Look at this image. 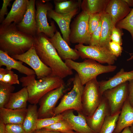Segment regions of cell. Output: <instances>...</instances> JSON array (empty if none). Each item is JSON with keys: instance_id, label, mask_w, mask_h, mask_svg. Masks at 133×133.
I'll list each match as a JSON object with an SVG mask.
<instances>
[{"instance_id": "1", "label": "cell", "mask_w": 133, "mask_h": 133, "mask_svg": "<svg viewBox=\"0 0 133 133\" xmlns=\"http://www.w3.org/2000/svg\"><path fill=\"white\" fill-rule=\"evenodd\" d=\"M33 37V45L36 53L42 62L51 68V75L63 79L73 74L72 70L59 56L49 37L43 33Z\"/></svg>"}, {"instance_id": "2", "label": "cell", "mask_w": 133, "mask_h": 133, "mask_svg": "<svg viewBox=\"0 0 133 133\" xmlns=\"http://www.w3.org/2000/svg\"><path fill=\"white\" fill-rule=\"evenodd\" d=\"M34 40L33 36L19 30L14 23L0 25V50L10 56L25 52L33 45Z\"/></svg>"}, {"instance_id": "3", "label": "cell", "mask_w": 133, "mask_h": 133, "mask_svg": "<svg viewBox=\"0 0 133 133\" xmlns=\"http://www.w3.org/2000/svg\"><path fill=\"white\" fill-rule=\"evenodd\" d=\"M35 76V74L27 76L19 79L22 86L27 89L28 101L32 104L36 105L48 92L64 85L63 79L57 76L51 75L36 80Z\"/></svg>"}, {"instance_id": "4", "label": "cell", "mask_w": 133, "mask_h": 133, "mask_svg": "<svg viewBox=\"0 0 133 133\" xmlns=\"http://www.w3.org/2000/svg\"><path fill=\"white\" fill-rule=\"evenodd\" d=\"M65 62L71 70L76 71L83 85L91 80L96 78L99 75L113 72L117 68L116 66L104 65L89 59H85L82 62H77L68 59Z\"/></svg>"}, {"instance_id": "5", "label": "cell", "mask_w": 133, "mask_h": 133, "mask_svg": "<svg viewBox=\"0 0 133 133\" xmlns=\"http://www.w3.org/2000/svg\"><path fill=\"white\" fill-rule=\"evenodd\" d=\"M73 87L64 95L53 111V116L67 110H73L77 112L82 111V96L83 86L77 73L73 79Z\"/></svg>"}, {"instance_id": "6", "label": "cell", "mask_w": 133, "mask_h": 133, "mask_svg": "<svg viewBox=\"0 0 133 133\" xmlns=\"http://www.w3.org/2000/svg\"><path fill=\"white\" fill-rule=\"evenodd\" d=\"M84 87L82 96V112L86 116H91L100 103L102 96L96 78L87 83Z\"/></svg>"}, {"instance_id": "7", "label": "cell", "mask_w": 133, "mask_h": 133, "mask_svg": "<svg viewBox=\"0 0 133 133\" xmlns=\"http://www.w3.org/2000/svg\"><path fill=\"white\" fill-rule=\"evenodd\" d=\"M89 14L82 10L75 18L70 25V43L89 45L91 35L89 31Z\"/></svg>"}, {"instance_id": "8", "label": "cell", "mask_w": 133, "mask_h": 133, "mask_svg": "<svg viewBox=\"0 0 133 133\" xmlns=\"http://www.w3.org/2000/svg\"><path fill=\"white\" fill-rule=\"evenodd\" d=\"M75 49L82 59L94 60L100 64L106 63L112 65L117 60V57L112 54L109 50L99 46L85 45L78 44Z\"/></svg>"}, {"instance_id": "9", "label": "cell", "mask_w": 133, "mask_h": 133, "mask_svg": "<svg viewBox=\"0 0 133 133\" xmlns=\"http://www.w3.org/2000/svg\"><path fill=\"white\" fill-rule=\"evenodd\" d=\"M35 5L36 34L43 33L49 38L52 37L57 30L53 22L49 25L47 16L48 11L52 9L53 5L50 3L43 0H36Z\"/></svg>"}, {"instance_id": "10", "label": "cell", "mask_w": 133, "mask_h": 133, "mask_svg": "<svg viewBox=\"0 0 133 133\" xmlns=\"http://www.w3.org/2000/svg\"><path fill=\"white\" fill-rule=\"evenodd\" d=\"M128 82L105 91L102 96L108 103L110 115H114L120 111L128 94Z\"/></svg>"}, {"instance_id": "11", "label": "cell", "mask_w": 133, "mask_h": 133, "mask_svg": "<svg viewBox=\"0 0 133 133\" xmlns=\"http://www.w3.org/2000/svg\"><path fill=\"white\" fill-rule=\"evenodd\" d=\"M11 57L16 60L25 63L30 66L35 72L38 79L51 75V69L40 60L36 53L33 45L24 53Z\"/></svg>"}, {"instance_id": "12", "label": "cell", "mask_w": 133, "mask_h": 133, "mask_svg": "<svg viewBox=\"0 0 133 133\" xmlns=\"http://www.w3.org/2000/svg\"><path fill=\"white\" fill-rule=\"evenodd\" d=\"M65 89L64 85H62L49 91L41 99L38 110V119L53 116V111L56 105L63 96Z\"/></svg>"}, {"instance_id": "13", "label": "cell", "mask_w": 133, "mask_h": 133, "mask_svg": "<svg viewBox=\"0 0 133 133\" xmlns=\"http://www.w3.org/2000/svg\"><path fill=\"white\" fill-rule=\"evenodd\" d=\"M35 0H28L25 13L21 22L17 25L20 31L33 37L37 33Z\"/></svg>"}, {"instance_id": "14", "label": "cell", "mask_w": 133, "mask_h": 133, "mask_svg": "<svg viewBox=\"0 0 133 133\" xmlns=\"http://www.w3.org/2000/svg\"><path fill=\"white\" fill-rule=\"evenodd\" d=\"M49 39L63 60L70 59L74 61L80 57L76 50L70 47L57 30L52 37L49 38Z\"/></svg>"}, {"instance_id": "15", "label": "cell", "mask_w": 133, "mask_h": 133, "mask_svg": "<svg viewBox=\"0 0 133 133\" xmlns=\"http://www.w3.org/2000/svg\"><path fill=\"white\" fill-rule=\"evenodd\" d=\"M73 111L69 110L61 114L62 118L70 124L74 131L77 133H96L88 126L85 116L82 111L77 112L78 115H76Z\"/></svg>"}, {"instance_id": "16", "label": "cell", "mask_w": 133, "mask_h": 133, "mask_svg": "<svg viewBox=\"0 0 133 133\" xmlns=\"http://www.w3.org/2000/svg\"><path fill=\"white\" fill-rule=\"evenodd\" d=\"M110 114L107 101L102 96L101 101L93 114L85 117L89 127L96 133H99L105 117Z\"/></svg>"}, {"instance_id": "17", "label": "cell", "mask_w": 133, "mask_h": 133, "mask_svg": "<svg viewBox=\"0 0 133 133\" xmlns=\"http://www.w3.org/2000/svg\"><path fill=\"white\" fill-rule=\"evenodd\" d=\"M131 8L124 0H110L105 12L110 17L114 26L125 18L130 13Z\"/></svg>"}, {"instance_id": "18", "label": "cell", "mask_w": 133, "mask_h": 133, "mask_svg": "<svg viewBox=\"0 0 133 133\" xmlns=\"http://www.w3.org/2000/svg\"><path fill=\"white\" fill-rule=\"evenodd\" d=\"M78 13L73 12L68 14H61L56 13L53 9L48 12L47 16L57 23L62 34L63 39L69 45L70 43L69 39L70 22L73 17Z\"/></svg>"}, {"instance_id": "19", "label": "cell", "mask_w": 133, "mask_h": 133, "mask_svg": "<svg viewBox=\"0 0 133 133\" xmlns=\"http://www.w3.org/2000/svg\"><path fill=\"white\" fill-rule=\"evenodd\" d=\"M28 0H15L10 11L1 24L7 25L14 23L17 25L20 23L25 13Z\"/></svg>"}, {"instance_id": "20", "label": "cell", "mask_w": 133, "mask_h": 133, "mask_svg": "<svg viewBox=\"0 0 133 133\" xmlns=\"http://www.w3.org/2000/svg\"><path fill=\"white\" fill-rule=\"evenodd\" d=\"M133 79V70L127 72L123 68L121 69L116 75L107 80L99 82L100 89L102 96L106 90L115 87Z\"/></svg>"}, {"instance_id": "21", "label": "cell", "mask_w": 133, "mask_h": 133, "mask_svg": "<svg viewBox=\"0 0 133 133\" xmlns=\"http://www.w3.org/2000/svg\"><path fill=\"white\" fill-rule=\"evenodd\" d=\"M23 62L17 61L9 56L5 52L0 50V67L6 66L7 69H15L19 72L29 76L35 74L34 71L23 64Z\"/></svg>"}, {"instance_id": "22", "label": "cell", "mask_w": 133, "mask_h": 133, "mask_svg": "<svg viewBox=\"0 0 133 133\" xmlns=\"http://www.w3.org/2000/svg\"><path fill=\"white\" fill-rule=\"evenodd\" d=\"M27 108L11 109L5 107L0 108V119L5 124H22L25 117Z\"/></svg>"}, {"instance_id": "23", "label": "cell", "mask_w": 133, "mask_h": 133, "mask_svg": "<svg viewBox=\"0 0 133 133\" xmlns=\"http://www.w3.org/2000/svg\"><path fill=\"white\" fill-rule=\"evenodd\" d=\"M133 124V107L127 99L121 109L113 133H120L125 128Z\"/></svg>"}, {"instance_id": "24", "label": "cell", "mask_w": 133, "mask_h": 133, "mask_svg": "<svg viewBox=\"0 0 133 133\" xmlns=\"http://www.w3.org/2000/svg\"><path fill=\"white\" fill-rule=\"evenodd\" d=\"M28 98L27 89L23 87L18 91L11 94L9 101L4 107L13 109L26 108Z\"/></svg>"}, {"instance_id": "25", "label": "cell", "mask_w": 133, "mask_h": 133, "mask_svg": "<svg viewBox=\"0 0 133 133\" xmlns=\"http://www.w3.org/2000/svg\"><path fill=\"white\" fill-rule=\"evenodd\" d=\"M100 15L102 24L99 46L108 49L109 43L111 41L110 37L112 29L114 26L113 25L110 17L108 14L104 12Z\"/></svg>"}, {"instance_id": "26", "label": "cell", "mask_w": 133, "mask_h": 133, "mask_svg": "<svg viewBox=\"0 0 133 133\" xmlns=\"http://www.w3.org/2000/svg\"><path fill=\"white\" fill-rule=\"evenodd\" d=\"M82 0H56L54 1L56 13L61 14L73 12L78 13L81 8Z\"/></svg>"}, {"instance_id": "27", "label": "cell", "mask_w": 133, "mask_h": 133, "mask_svg": "<svg viewBox=\"0 0 133 133\" xmlns=\"http://www.w3.org/2000/svg\"><path fill=\"white\" fill-rule=\"evenodd\" d=\"M38 118L36 105H29L27 108V113L22 125L25 133H33L37 129Z\"/></svg>"}, {"instance_id": "28", "label": "cell", "mask_w": 133, "mask_h": 133, "mask_svg": "<svg viewBox=\"0 0 133 133\" xmlns=\"http://www.w3.org/2000/svg\"><path fill=\"white\" fill-rule=\"evenodd\" d=\"M110 0H83L82 1L81 8L82 11L89 14H101L105 10Z\"/></svg>"}, {"instance_id": "29", "label": "cell", "mask_w": 133, "mask_h": 133, "mask_svg": "<svg viewBox=\"0 0 133 133\" xmlns=\"http://www.w3.org/2000/svg\"><path fill=\"white\" fill-rule=\"evenodd\" d=\"M121 110L113 115H107L105 117L99 133H113Z\"/></svg>"}, {"instance_id": "30", "label": "cell", "mask_w": 133, "mask_h": 133, "mask_svg": "<svg viewBox=\"0 0 133 133\" xmlns=\"http://www.w3.org/2000/svg\"><path fill=\"white\" fill-rule=\"evenodd\" d=\"M15 88L13 85L0 82V108L8 103Z\"/></svg>"}, {"instance_id": "31", "label": "cell", "mask_w": 133, "mask_h": 133, "mask_svg": "<svg viewBox=\"0 0 133 133\" xmlns=\"http://www.w3.org/2000/svg\"><path fill=\"white\" fill-rule=\"evenodd\" d=\"M116 27L128 31L130 33L133 40V8L125 18L116 24Z\"/></svg>"}, {"instance_id": "32", "label": "cell", "mask_w": 133, "mask_h": 133, "mask_svg": "<svg viewBox=\"0 0 133 133\" xmlns=\"http://www.w3.org/2000/svg\"><path fill=\"white\" fill-rule=\"evenodd\" d=\"M44 128L48 131L62 133H67L74 131L70 124L63 118L57 122Z\"/></svg>"}, {"instance_id": "33", "label": "cell", "mask_w": 133, "mask_h": 133, "mask_svg": "<svg viewBox=\"0 0 133 133\" xmlns=\"http://www.w3.org/2000/svg\"><path fill=\"white\" fill-rule=\"evenodd\" d=\"M62 119L61 114L50 117L38 119L36 124V129H40L48 126L57 122Z\"/></svg>"}, {"instance_id": "34", "label": "cell", "mask_w": 133, "mask_h": 133, "mask_svg": "<svg viewBox=\"0 0 133 133\" xmlns=\"http://www.w3.org/2000/svg\"><path fill=\"white\" fill-rule=\"evenodd\" d=\"M89 15V31L91 35L99 25L101 20V16L100 14L99 13Z\"/></svg>"}, {"instance_id": "35", "label": "cell", "mask_w": 133, "mask_h": 133, "mask_svg": "<svg viewBox=\"0 0 133 133\" xmlns=\"http://www.w3.org/2000/svg\"><path fill=\"white\" fill-rule=\"evenodd\" d=\"M0 82L12 85L20 83L17 75L11 70L8 69L2 79L0 80Z\"/></svg>"}, {"instance_id": "36", "label": "cell", "mask_w": 133, "mask_h": 133, "mask_svg": "<svg viewBox=\"0 0 133 133\" xmlns=\"http://www.w3.org/2000/svg\"><path fill=\"white\" fill-rule=\"evenodd\" d=\"M101 24L102 21L101 18L98 27L91 35L89 45L99 46L100 39Z\"/></svg>"}, {"instance_id": "37", "label": "cell", "mask_w": 133, "mask_h": 133, "mask_svg": "<svg viewBox=\"0 0 133 133\" xmlns=\"http://www.w3.org/2000/svg\"><path fill=\"white\" fill-rule=\"evenodd\" d=\"M123 34L121 29L113 26L111 36V41L117 43L121 46L122 44V36Z\"/></svg>"}, {"instance_id": "38", "label": "cell", "mask_w": 133, "mask_h": 133, "mask_svg": "<svg viewBox=\"0 0 133 133\" xmlns=\"http://www.w3.org/2000/svg\"><path fill=\"white\" fill-rule=\"evenodd\" d=\"M5 133H25L21 124H6Z\"/></svg>"}, {"instance_id": "39", "label": "cell", "mask_w": 133, "mask_h": 133, "mask_svg": "<svg viewBox=\"0 0 133 133\" xmlns=\"http://www.w3.org/2000/svg\"><path fill=\"white\" fill-rule=\"evenodd\" d=\"M108 49L112 54L117 58L121 56L123 48L118 43L111 41L109 43Z\"/></svg>"}, {"instance_id": "40", "label": "cell", "mask_w": 133, "mask_h": 133, "mask_svg": "<svg viewBox=\"0 0 133 133\" xmlns=\"http://www.w3.org/2000/svg\"><path fill=\"white\" fill-rule=\"evenodd\" d=\"M11 0H3L2 5L0 11V23H2L5 19L4 16L8 13V6Z\"/></svg>"}, {"instance_id": "41", "label": "cell", "mask_w": 133, "mask_h": 133, "mask_svg": "<svg viewBox=\"0 0 133 133\" xmlns=\"http://www.w3.org/2000/svg\"><path fill=\"white\" fill-rule=\"evenodd\" d=\"M127 100L133 107V79L128 82V94Z\"/></svg>"}, {"instance_id": "42", "label": "cell", "mask_w": 133, "mask_h": 133, "mask_svg": "<svg viewBox=\"0 0 133 133\" xmlns=\"http://www.w3.org/2000/svg\"><path fill=\"white\" fill-rule=\"evenodd\" d=\"M33 133H77L74 131L67 133H62L53 131H48L44 128L36 129Z\"/></svg>"}, {"instance_id": "43", "label": "cell", "mask_w": 133, "mask_h": 133, "mask_svg": "<svg viewBox=\"0 0 133 133\" xmlns=\"http://www.w3.org/2000/svg\"><path fill=\"white\" fill-rule=\"evenodd\" d=\"M6 126V124L0 119V133H5Z\"/></svg>"}, {"instance_id": "44", "label": "cell", "mask_w": 133, "mask_h": 133, "mask_svg": "<svg viewBox=\"0 0 133 133\" xmlns=\"http://www.w3.org/2000/svg\"><path fill=\"white\" fill-rule=\"evenodd\" d=\"M7 69L6 68H0V80H1L3 78V77L6 74Z\"/></svg>"}, {"instance_id": "45", "label": "cell", "mask_w": 133, "mask_h": 133, "mask_svg": "<svg viewBox=\"0 0 133 133\" xmlns=\"http://www.w3.org/2000/svg\"><path fill=\"white\" fill-rule=\"evenodd\" d=\"M128 6L130 7H133V0H124Z\"/></svg>"}, {"instance_id": "46", "label": "cell", "mask_w": 133, "mask_h": 133, "mask_svg": "<svg viewBox=\"0 0 133 133\" xmlns=\"http://www.w3.org/2000/svg\"><path fill=\"white\" fill-rule=\"evenodd\" d=\"M120 133H132L129 127L125 128Z\"/></svg>"}, {"instance_id": "47", "label": "cell", "mask_w": 133, "mask_h": 133, "mask_svg": "<svg viewBox=\"0 0 133 133\" xmlns=\"http://www.w3.org/2000/svg\"><path fill=\"white\" fill-rule=\"evenodd\" d=\"M133 59V53L132 54V55L130 57L128 58L127 60V61H130Z\"/></svg>"}, {"instance_id": "48", "label": "cell", "mask_w": 133, "mask_h": 133, "mask_svg": "<svg viewBox=\"0 0 133 133\" xmlns=\"http://www.w3.org/2000/svg\"><path fill=\"white\" fill-rule=\"evenodd\" d=\"M130 129L132 133H133V124L130 127Z\"/></svg>"}]
</instances>
